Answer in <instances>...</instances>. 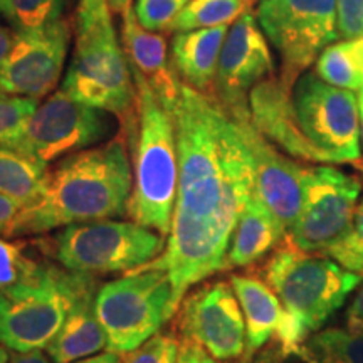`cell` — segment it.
<instances>
[{
  "label": "cell",
  "mask_w": 363,
  "mask_h": 363,
  "mask_svg": "<svg viewBox=\"0 0 363 363\" xmlns=\"http://www.w3.org/2000/svg\"><path fill=\"white\" fill-rule=\"evenodd\" d=\"M170 113L179 152L174 217L165 251L140 269L165 271L180 306L192 286L229 267L227 252L254 175L239 126L216 96L182 83Z\"/></svg>",
  "instance_id": "obj_1"
},
{
  "label": "cell",
  "mask_w": 363,
  "mask_h": 363,
  "mask_svg": "<svg viewBox=\"0 0 363 363\" xmlns=\"http://www.w3.org/2000/svg\"><path fill=\"white\" fill-rule=\"evenodd\" d=\"M128 145L120 131L104 145L57 162L45 172L39 197L21 208L9 238L125 216L133 190Z\"/></svg>",
  "instance_id": "obj_2"
},
{
  "label": "cell",
  "mask_w": 363,
  "mask_h": 363,
  "mask_svg": "<svg viewBox=\"0 0 363 363\" xmlns=\"http://www.w3.org/2000/svg\"><path fill=\"white\" fill-rule=\"evenodd\" d=\"M76 44L62 89L72 98L120 120L128 138L136 115V86L123 45L116 39L106 0H79L76 9Z\"/></svg>",
  "instance_id": "obj_3"
},
{
  "label": "cell",
  "mask_w": 363,
  "mask_h": 363,
  "mask_svg": "<svg viewBox=\"0 0 363 363\" xmlns=\"http://www.w3.org/2000/svg\"><path fill=\"white\" fill-rule=\"evenodd\" d=\"M131 74L136 86V115L130 135L133 190L126 214L136 224L169 238L179 190L174 116L140 72L131 69Z\"/></svg>",
  "instance_id": "obj_4"
},
{
  "label": "cell",
  "mask_w": 363,
  "mask_h": 363,
  "mask_svg": "<svg viewBox=\"0 0 363 363\" xmlns=\"http://www.w3.org/2000/svg\"><path fill=\"white\" fill-rule=\"evenodd\" d=\"M96 278L45 264L29 283L0 289V345L11 352L45 350L81 289Z\"/></svg>",
  "instance_id": "obj_5"
},
{
  "label": "cell",
  "mask_w": 363,
  "mask_h": 363,
  "mask_svg": "<svg viewBox=\"0 0 363 363\" xmlns=\"http://www.w3.org/2000/svg\"><path fill=\"white\" fill-rule=\"evenodd\" d=\"M266 281L284 311L316 333L362 284L363 276L326 256L299 251L288 239L266 264Z\"/></svg>",
  "instance_id": "obj_6"
},
{
  "label": "cell",
  "mask_w": 363,
  "mask_h": 363,
  "mask_svg": "<svg viewBox=\"0 0 363 363\" xmlns=\"http://www.w3.org/2000/svg\"><path fill=\"white\" fill-rule=\"evenodd\" d=\"M179 310L170 276L162 269H138L103 284L96 313L108 352L128 355L160 331Z\"/></svg>",
  "instance_id": "obj_7"
},
{
  "label": "cell",
  "mask_w": 363,
  "mask_h": 363,
  "mask_svg": "<svg viewBox=\"0 0 363 363\" xmlns=\"http://www.w3.org/2000/svg\"><path fill=\"white\" fill-rule=\"evenodd\" d=\"M167 238L130 220H94L65 227L52 242L56 261L83 274L133 272L157 259Z\"/></svg>",
  "instance_id": "obj_8"
},
{
  "label": "cell",
  "mask_w": 363,
  "mask_h": 363,
  "mask_svg": "<svg viewBox=\"0 0 363 363\" xmlns=\"http://www.w3.org/2000/svg\"><path fill=\"white\" fill-rule=\"evenodd\" d=\"M256 19L279 54V79L289 89L338 39L337 0H261Z\"/></svg>",
  "instance_id": "obj_9"
},
{
  "label": "cell",
  "mask_w": 363,
  "mask_h": 363,
  "mask_svg": "<svg viewBox=\"0 0 363 363\" xmlns=\"http://www.w3.org/2000/svg\"><path fill=\"white\" fill-rule=\"evenodd\" d=\"M108 130L104 111L78 101L61 88L39 104L17 138L4 148L16 150L48 169L57 158L101 142Z\"/></svg>",
  "instance_id": "obj_10"
},
{
  "label": "cell",
  "mask_w": 363,
  "mask_h": 363,
  "mask_svg": "<svg viewBox=\"0 0 363 363\" xmlns=\"http://www.w3.org/2000/svg\"><path fill=\"white\" fill-rule=\"evenodd\" d=\"M362 194L358 177L330 165L303 172V206L286 239L299 251L323 254L353 227Z\"/></svg>",
  "instance_id": "obj_11"
},
{
  "label": "cell",
  "mask_w": 363,
  "mask_h": 363,
  "mask_svg": "<svg viewBox=\"0 0 363 363\" xmlns=\"http://www.w3.org/2000/svg\"><path fill=\"white\" fill-rule=\"evenodd\" d=\"M293 103L303 133L328 163L360 160V110L353 91L305 72L293 88Z\"/></svg>",
  "instance_id": "obj_12"
},
{
  "label": "cell",
  "mask_w": 363,
  "mask_h": 363,
  "mask_svg": "<svg viewBox=\"0 0 363 363\" xmlns=\"http://www.w3.org/2000/svg\"><path fill=\"white\" fill-rule=\"evenodd\" d=\"M180 337L202 347L219 362L246 353V320L234 288L225 281L199 286L179 306Z\"/></svg>",
  "instance_id": "obj_13"
},
{
  "label": "cell",
  "mask_w": 363,
  "mask_h": 363,
  "mask_svg": "<svg viewBox=\"0 0 363 363\" xmlns=\"http://www.w3.org/2000/svg\"><path fill=\"white\" fill-rule=\"evenodd\" d=\"M72 35L69 17L44 27L16 33V40L0 69V93L40 99L61 79Z\"/></svg>",
  "instance_id": "obj_14"
},
{
  "label": "cell",
  "mask_w": 363,
  "mask_h": 363,
  "mask_svg": "<svg viewBox=\"0 0 363 363\" xmlns=\"http://www.w3.org/2000/svg\"><path fill=\"white\" fill-rule=\"evenodd\" d=\"M229 113V111H227ZM246 143L252 163L254 190L276 220L283 225L286 234L296 224L303 206V172L291 158L279 152L271 142L254 128L249 108L230 111Z\"/></svg>",
  "instance_id": "obj_15"
},
{
  "label": "cell",
  "mask_w": 363,
  "mask_h": 363,
  "mask_svg": "<svg viewBox=\"0 0 363 363\" xmlns=\"http://www.w3.org/2000/svg\"><path fill=\"white\" fill-rule=\"evenodd\" d=\"M274 61L256 13L246 12L230 26L217 66L214 96L227 111L249 108V93L271 78Z\"/></svg>",
  "instance_id": "obj_16"
},
{
  "label": "cell",
  "mask_w": 363,
  "mask_h": 363,
  "mask_svg": "<svg viewBox=\"0 0 363 363\" xmlns=\"http://www.w3.org/2000/svg\"><path fill=\"white\" fill-rule=\"evenodd\" d=\"M249 113L254 128L286 155L303 162L328 163L303 133L294 110L293 89L279 78L271 76L254 86L249 93Z\"/></svg>",
  "instance_id": "obj_17"
},
{
  "label": "cell",
  "mask_w": 363,
  "mask_h": 363,
  "mask_svg": "<svg viewBox=\"0 0 363 363\" xmlns=\"http://www.w3.org/2000/svg\"><path fill=\"white\" fill-rule=\"evenodd\" d=\"M121 45L131 69L148 81L163 106L172 111L180 96L182 81L169 62L165 35L143 29L130 6L121 13Z\"/></svg>",
  "instance_id": "obj_18"
},
{
  "label": "cell",
  "mask_w": 363,
  "mask_h": 363,
  "mask_svg": "<svg viewBox=\"0 0 363 363\" xmlns=\"http://www.w3.org/2000/svg\"><path fill=\"white\" fill-rule=\"evenodd\" d=\"M96 279L76 296L61 330L45 352L54 363H72L96 355L108 340L96 313Z\"/></svg>",
  "instance_id": "obj_19"
},
{
  "label": "cell",
  "mask_w": 363,
  "mask_h": 363,
  "mask_svg": "<svg viewBox=\"0 0 363 363\" xmlns=\"http://www.w3.org/2000/svg\"><path fill=\"white\" fill-rule=\"evenodd\" d=\"M227 33L229 26H217L174 35L172 62L182 83L214 96L217 66Z\"/></svg>",
  "instance_id": "obj_20"
},
{
  "label": "cell",
  "mask_w": 363,
  "mask_h": 363,
  "mask_svg": "<svg viewBox=\"0 0 363 363\" xmlns=\"http://www.w3.org/2000/svg\"><path fill=\"white\" fill-rule=\"evenodd\" d=\"M230 284L246 320L244 358H249L259 352V348L264 347L276 333L284 308L271 286L256 276L234 274L230 276Z\"/></svg>",
  "instance_id": "obj_21"
},
{
  "label": "cell",
  "mask_w": 363,
  "mask_h": 363,
  "mask_svg": "<svg viewBox=\"0 0 363 363\" xmlns=\"http://www.w3.org/2000/svg\"><path fill=\"white\" fill-rule=\"evenodd\" d=\"M281 239H286L283 225L276 220L269 208L252 194L235 225L229 252H227V266H251L278 246Z\"/></svg>",
  "instance_id": "obj_22"
},
{
  "label": "cell",
  "mask_w": 363,
  "mask_h": 363,
  "mask_svg": "<svg viewBox=\"0 0 363 363\" xmlns=\"http://www.w3.org/2000/svg\"><path fill=\"white\" fill-rule=\"evenodd\" d=\"M48 169L19 152L0 147V194L21 207L30 206L43 190Z\"/></svg>",
  "instance_id": "obj_23"
},
{
  "label": "cell",
  "mask_w": 363,
  "mask_h": 363,
  "mask_svg": "<svg viewBox=\"0 0 363 363\" xmlns=\"http://www.w3.org/2000/svg\"><path fill=\"white\" fill-rule=\"evenodd\" d=\"M299 357L306 363H363V335L348 328H326L313 333Z\"/></svg>",
  "instance_id": "obj_24"
},
{
  "label": "cell",
  "mask_w": 363,
  "mask_h": 363,
  "mask_svg": "<svg viewBox=\"0 0 363 363\" xmlns=\"http://www.w3.org/2000/svg\"><path fill=\"white\" fill-rule=\"evenodd\" d=\"M257 0H192L172 24L170 33L234 24L240 16L251 12Z\"/></svg>",
  "instance_id": "obj_25"
},
{
  "label": "cell",
  "mask_w": 363,
  "mask_h": 363,
  "mask_svg": "<svg viewBox=\"0 0 363 363\" xmlns=\"http://www.w3.org/2000/svg\"><path fill=\"white\" fill-rule=\"evenodd\" d=\"M315 72L318 78L335 88L358 93L363 88L362 74L358 72L350 52L348 40L330 44L316 59Z\"/></svg>",
  "instance_id": "obj_26"
},
{
  "label": "cell",
  "mask_w": 363,
  "mask_h": 363,
  "mask_svg": "<svg viewBox=\"0 0 363 363\" xmlns=\"http://www.w3.org/2000/svg\"><path fill=\"white\" fill-rule=\"evenodd\" d=\"M66 0H0V13L16 33L35 30L65 17Z\"/></svg>",
  "instance_id": "obj_27"
},
{
  "label": "cell",
  "mask_w": 363,
  "mask_h": 363,
  "mask_svg": "<svg viewBox=\"0 0 363 363\" xmlns=\"http://www.w3.org/2000/svg\"><path fill=\"white\" fill-rule=\"evenodd\" d=\"M45 264L30 257L24 242L0 238V289L34 281L43 274Z\"/></svg>",
  "instance_id": "obj_28"
},
{
  "label": "cell",
  "mask_w": 363,
  "mask_h": 363,
  "mask_svg": "<svg viewBox=\"0 0 363 363\" xmlns=\"http://www.w3.org/2000/svg\"><path fill=\"white\" fill-rule=\"evenodd\" d=\"M38 106L39 99L0 93V147L17 138Z\"/></svg>",
  "instance_id": "obj_29"
},
{
  "label": "cell",
  "mask_w": 363,
  "mask_h": 363,
  "mask_svg": "<svg viewBox=\"0 0 363 363\" xmlns=\"http://www.w3.org/2000/svg\"><path fill=\"white\" fill-rule=\"evenodd\" d=\"M345 269L363 276V202L357 207L353 227L323 252Z\"/></svg>",
  "instance_id": "obj_30"
},
{
  "label": "cell",
  "mask_w": 363,
  "mask_h": 363,
  "mask_svg": "<svg viewBox=\"0 0 363 363\" xmlns=\"http://www.w3.org/2000/svg\"><path fill=\"white\" fill-rule=\"evenodd\" d=\"M192 0H136L135 16L143 29L150 33H170L180 12Z\"/></svg>",
  "instance_id": "obj_31"
},
{
  "label": "cell",
  "mask_w": 363,
  "mask_h": 363,
  "mask_svg": "<svg viewBox=\"0 0 363 363\" xmlns=\"http://www.w3.org/2000/svg\"><path fill=\"white\" fill-rule=\"evenodd\" d=\"M180 340L172 333H157L147 343L125 355L123 363H177Z\"/></svg>",
  "instance_id": "obj_32"
},
{
  "label": "cell",
  "mask_w": 363,
  "mask_h": 363,
  "mask_svg": "<svg viewBox=\"0 0 363 363\" xmlns=\"http://www.w3.org/2000/svg\"><path fill=\"white\" fill-rule=\"evenodd\" d=\"M337 30L343 40L363 38V0H337Z\"/></svg>",
  "instance_id": "obj_33"
},
{
  "label": "cell",
  "mask_w": 363,
  "mask_h": 363,
  "mask_svg": "<svg viewBox=\"0 0 363 363\" xmlns=\"http://www.w3.org/2000/svg\"><path fill=\"white\" fill-rule=\"evenodd\" d=\"M21 208L22 207L13 201V199L0 194V235H6V238H9L13 222H16L17 216H19Z\"/></svg>",
  "instance_id": "obj_34"
},
{
  "label": "cell",
  "mask_w": 363,
  "mask_h": 363,
  "mask_svg": "<svg viewBox=\"0 0 363 363\" xmlns=\"http://www.w3.org/2000/svg\"><path fill=\"white\" fill-rule=\"evenodd\" d=\"M179 357L185 363H220L216 360L214 357H211L203 350L202 347H199L197 343L190 342V340L182 338L180 340V348H179Z\"/></svg>",
  "instance_id": "obj_35"
},
{
  "label": "cell",
  "mask_w": 363,
  "mask_h": 363,
  "mask_svg": "<svg viewBox=\"0 0 363 363\" xmlns=\"http://www.w3.org/2000/svg\"><path fill=\"white\" fill-rule=\"evenodd\" d=\"M347 328L363 335V281L357 296L353 298V301L347 310Z\"/></svg>",
  "instance_id": "obj_36"
},
{
  "label": "cell",
  "mask_w": 363,
  "mask_h": 363,
  "mask_svg": "<svg viewBox=\"0 0 363 363\" xmlns=\"http://www.w3.org/2000/svg\"><path fill=\"white\" fill-rule=\"evenodd\" d=\"M9 363H54L49 360V355H45L43 350H33V352H11V360Z\"/></svg>",
  "instance_id": "obj_37"
},
{
  "label": "cell",
  "mask_w": 363,
  "mask_h": 363,
  "mask_svg": "<svg viewBox=\"0 0 363 363\" xmlns=\"http://www.w3.org/2000/svg\"><path fill=\"white\" fill-rule=\"evenodd\" d=\"M13 40H16V30L0 24V69H2V65L9 56V52H11Z\"/></svg>",
  "instance_id": "obj_38"
},
{
  "label": "cell",
  "mask_w": 363,
  "mask_h": 363,
  "mask_svg": "<svg viewBox=\"0 0 363 363\" xmlns=\"http://www.w3.org/2000/svg\"><path fill=\"white\" fill-rule=\"evenodd\" d=\"M281 352L278 347L267 348V350L254 353L252 357L242 358V363H281Z\"/></svg>",
  "instance_id": "obj_39"
},
{
  "label": "cell",
  "mask_w": 363,
  "mask_h": 363,
  "mask_svg": "<svg viewBox=\"0 0 363 363\" xmlns=\"http://www.w3.org/2000/svg\"><path fill=\"white\" fill-rule=\"evenodd\" d=\"M72 363H123V355H118L115 352H104Z\"/></svg>",
  "instance_id": "obj_40"
},
{
  "label": "cell",
  "mask_w": 363,
  "mask_h": 363,
  "mask_svg": "<svg viewBox=\"0 0 363 363\" xmlns=\"http://www.w3.org/2000/svg\"><path fill=\"white\" fill-rule=\"evenodd\" d=\"M348 44H350V52H352L353 61H355L357 69L362 74V79H363V38L348 40Z\"/></svg>",
  "instance_id": "obj_41"
},
{
  "label": "cell",
  "mask_w": 363,
  "mask_h": 363,
  "mask_svg": "<svg viewBox=\"0 0 363 363\" xmlns=\"http://www.w3.org/2000/svg\"><path fill=\"white\" fill-rule=\"evenodd\" d=\"M111 13H123L131 6V0H106Z\"/></svg>",
  "instance_id": "obj_42"
},
{
  "label": "cell",
  "mask_w": 363,
  "mask_h": 363,
  "mask_svg": "<svg viewBox=\"0 0 363 363\" xmlns=\"http://www.w3.org/2000/svg\"><path fill=\"white\" fill-rule=\"evenodd\" d=\"M9 360H11V352L4 345H0V363H9Z\"/></svg>",
  "instance_id": "obj_43"
},
{
  "label": "cell",
  "mask_w": 363,
  "mask_h": 363,
  "mask_svg": "<svg viewBox=\"0 0 363 363\" xmlns=\"http://www.w3.org/2000/svg\"><path fill=\"white\" fill-rule=\"evenodd\" d=\"M360 110V136H362V147H363V108L358 106Z\"/></svg>",
  "instance_id": "obj_44"
},
{
  "label": "cell",
  "mask_w": 363,
  "mask_h": 363,
  "mask_svg": "<svg viewBox=\"0 0 363 363\" xmlns=\"http://www.w3.org/2000/svg\"><path fill=\"white\" fill-rule=\"evenodd\" d=\"M358 106L363 108V88L358 91Z\"/></svg>",
  "instance_id": "obj_45"
},
{
  "label": "cell",
  "mask_w": 363,
  "mask_h": 363,
  "mask_svg": "<svg viewBox=\"0 0 363 363\" xmlns=\"http://www.w3.org/2000/svg\"><path fill=\"white\" fill-rule=\"evenodd\" d=\"M177 363H185V362H184V360H182V358L179 357V360H177Z\"/></svg>",
  "instance_id": "obj_46"
}]
</instances>
